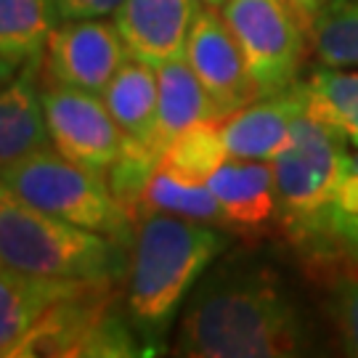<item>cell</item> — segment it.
I'll return each mask as SVG.
<instances>
[{
	"label": "cell",
	"instance_id": "1",
	"mask_svg": "<svg viewBox=\"0 0 358 358\" xmlns=\"http://www.w3.org/2000/svg\"><path fill=\"white\" fill-rule=\"evenodd\" d=\"M313 327L287 284L266 266L217 268L186 300L176 353L192 358L306 356Z\"/></svg>",
	"mask_w": 358,
	"mask_h": 358
},
{
	"label": "cell",
	"instance_id": "2",
	"mask_svg": "<svg viewBox=\"0 0 358 358\" xmlns=\"http://www.w3.org/2000/svg\"><path fill=\"white\" fill-rule=\"evenodd\" d=\"M226 247L217 226L178 215L149 210L136 223L125 308L149 356L165 350L180 308Z\"/></svg>",
	"mask_w": 358,
	"mask_h": 358
},
{
	"label": "cell",
	"instance_id": "3",
	"mask_svg": "<svg viewBox=\"0 0 358 358\" xmlns=\"http://www.w3.org/2000/svg\"><path fill=\"white\" fill-rule=\"evenodd\" d=\"M128 244L27 205L0 189V260L11 268L93 284L130 273Z\"/></svg>",
	"mask_w": 358,
	"mask_h": 358
},
{
	"label": "cell",
	"instance_id": "4",
	"mask_svg": "<svg viewBox=\"0 0 358 358\" xmlns=\"http://www.w3.org/2000/svg\"><path fill=\"white\" fill-rule=\"evenodd\" d=\"M348 143L345 133L332 122L303 112L294 120L287 146L271 159L279 205L276 215L294 242L310 252H321L324 220Z\"/></svg>",
	"mask_w": 358,
	"mask_h": 358
},
{
	"label": "cell",
	"instance_id": "5",
	"mask_svg": "<svg viewBox=\"0 0 358 358\" xmlns=\"http://www.w3.org/2000/svg\"><path fill=\"white\" fill-rule=\"evenodd\" d=\"M0 183L3 192H11L48 215L101 231L128 247L136 239L133 215L115 196L106 176L66 159L53 146L6 165Z\"/></svg>",
	"mask_w": 358,
	"mask_h": 358
},
{
	"label": "cell",
	"instance_id": "6",
	"mask_svg": "<svg viewBox=\"0 0 358 358\" xmlns=\"http://www.w3.org/2000/svg\"><path fill=\"white\" fill-rule=\"evenodd\" d=\"M115 284H90L43 316L11 358H133L149 356L128 308L115 306Z\"/></svg>",
	"mask_w": 358,
	"mask_h": 358
},
{
	"label": "cell",
	"instance_id": "7",
	"mask_svg": "<svg viewBox=\"0 0 358 358\" xmlns=\"http://www.w3.org/2000/svg\"><path fill=\"white\" fill-rule=\"evenodd\" d=\"M220 13L242 48L257 99L297 85L308 29L284 0H226Z\"/></svg>",
	"mask_w": 358,
	"mask_h": 358
},
{
	"label": "cell",
	"instance_id": "8",
	"mask_svg": "<svg viewBox=\"0 0 358 358\" xmlns=\"http://www.w3.org/2000/svg\"><path fill=\"white\" fill-rule=\"evenodd\" d=\"M43 106L53 149L99 176H109L125 138L101 96L45 77Z\"/></svg>",
	"mask_w": 358,
	"mask_h": 358
},
{
	"label": "cell",
	"instance_id": "9",
	"mask_svg": "<svg viewBox=\"0 0 358 358\" xmlns=\"http://www.w3.org/2000/svg\"><path fill=\"white\" fill-rule=\"evenodd\" d=\"M130 53L115 22L77 19L53 29L45 48V77L101 96Z\"/></svg>",
	"mask_w": 358,
	"mask_h": 358
},
{
	"label": "cell",
	"instance_id": "10",
	"mask_svg": "<svg viewBox=\"0 0 358 358\" xmlns=\"http://www.w3.org/2000/svg\"><path fill=\"white\" fill-rule=\"evenodd\" d=\"M183 59L189 62L223 117L257 101V88L247 69L242 48L217 8H199Z\"/></svg>",
	"mask_w": 358,
	"mask_h": 358
},
{
	"label": "cell",
	"instance_id": "11",
	"mask_svg": "<svg viewBox=\"0 0 358 358\" xmlns=\"http://www.w3.org/2000/svg\"><path fill=\"white\" fill-rule=\"evenodd\" d=\"M199 0H122L115 24L130 56L157 66L186 56Z\"/></svg>",
	"mask_w": 358,
	"mask_h": 358
},
{
	"label": "cell",
	"instance_id": "12",
	"mask_svg": "<svg viewBox=\"0 0 358 358\" xmlns=\"http://www.w3.org/2000/svg\"><path fill=\"white\" fill-rule=\"evenodd\" d=\"M308 112L306 83L284 93L266 96L220 120V136L231 159L271 162L292 136L294 120Z\"/></svg>",
	"mask_w": 358,
	"mask_h": 358
},
{
	"label": "cell",
	"instance_id": "13",
	"mask_svg": "<svg viewBox=\"0 0 358 358\" xmlns=\"http://www.w3.org/2000/svg\"><path fill=\"white\" fill-rule=\"evenodd\" d=\"M45 56L29 62L11 80L3 83L0 96V162L3 167L24 159L29 154L51 149V130L43 106L40 75Z\"/></svg>",
	"mask_w": 358,
	"mask_h": 358
},
{
	"label": "cell",
	"instance_id": "14",
	"mask_svg": "<svg viewBox=\"0 0 358 358\" xmlns=\"http://www.w3.org/2000/svg\"><path fill=\"white\" fill-rule=\"evenodd\" d=\"M93 282L43 276L32 271L0 268V356L11 358V350L56 303L83 292Z\"/></svg>",
	"mask_w": 358,
	"mask_h": 358
},
{
	"label": "cell",
	"instance_id": "15",
	"mask_svg": "<svg viewBox=\"0 0 358 358\" xmlns=\"http://www.w3.org/2000/svg\"><path fill=\"white\" fill-rule=\"evenodd\" d=\"M109 115L115 117L122 138L146 146L162 157L159 143V83L157 69L136 56H128L112 83L101 93Z\"/></svg>",
	"mask_w": 358,
	"mask_h": 358
},
{
	"label": "cell",
	"instance_id": "16",
	"mask_svg": "<svg viewBox=\"0 0 358 358\" xmlns=\"http://www.w3.org/2000/svg\"><path fill=\"white\" fill-rule=\"evenodd\" d=\"M215 199L229 217L231 229H263L276 215L273 165L260 159H226L207 178Z\"/></svg>",
	"mask_w": 358,
	"mask_h": 358
},
{
	"label": "cell",
	"instance_id": "17",
	"mask_svg": "<svg viewBox=\"0 0 358 358\" xmlns=\"http://www.w3.org/2000/svg\"><path fill=\"white\" fill-rule=\"evenodd\" d=\"M56 29L51 0H0V69L3 83L45 56Z\"/></svg>",
	"mask_w": 358,
	"mask_h": 358
},
{
	"label": "cell",
	"instance_id": "18",
	"mask_svg": "<svg viewBox=\"0 0 358 358\" xmlns=\"http://www.w3.org/2000/svg\"><path fill=\"white\" fill-rule=\"evenodd\" d=\"M157 83H159V143H162V152L176 136H180L192 125L223 117L186 59H176V62L157 66Z\"/></svg>",
	"mask_w": 358,
	"mask_h": 358
},
{
	"label": "cell",
	"instance_id": "19",
	"mask_svg": "<svg viewBox=\"0 0 358 358\" xmlns=\"http://www.w3.org/2000/svg\"><path fill=\"white\" fill-rule=\"evenodd\" d=\"M143 213H167V215H178L186 220L217 226V229H231L229 217L223 213L220 202L215 199L213 189L207 186V180H189L165 173V170H154L146 189L141 196Z\"/></svg>",
	"mask_w": 358,
	"mask_h": 358
},
{
	"label": "cell",
	"instance_id": "20",
	"mask_svg": "<svg viewBox=\"0 0 358 358\" xmlns=\"http://www.w3.org/2000/svg\"><path fill=\"white\" fill-rule=\"evenodd\" d=\"M308 112L332 122L358 149V69L324 66L306 80Z\"/></svg>",
	"mask_w": 358,
	"mask_h": 358
},
{
	"label": "cell",
	"instance_id": "21",
	"mask_svg": "<svg viewBox=\"0 0 358 358\" xmlns=\"http://www.w3.org/2000/svg\"><path fill=\"white\" fill-rule=\"evenodd\" d=\"M220 120L196 122L180 136H176L159 157V170L189 180L210 178L226 159H231L223 136H220Z\"/></svg>",
	"mask_w": 358,
	"mask_h": 358
},
{
	"label": "cell",
	"instance_id": "22",
	"mask_svg": "<svg viewBox=\"0 0 358 358\" xmlns=\"http://www.w3.org/2000/svg\"><path fill=\"white\" fill-rule=\"evenodd\" d=\"M327 252L358 266V152L345 154L334 183L321 239V255Z\"/></svg>",
	"mask_w": 358,
	"mask_h": 358
},
{
	"label": "cell",
	"instance_id": "23",
	"mask_svg": "<svg viewBox=\"0 0 358 358\" xmlns=\"http://www.w3.org/2000/svg\"><path fill=\"white\" fill-rule=\"evenodd\" d=\"M308 35L324 66L358 69V0H327Z\"/></svg>",
	"mask_w": 358,
	"mask_h": 358
},
{
	"label": "cell",
	"instance_id": "24",
	"mask_svg": "<svg viewBox=\"0 0 358 358\" xmlns=\"http://www.w3.org/2000/svg\"><path fill=\"white\" fill-rule=\"evenodd\" d=\"M329 310L343 350L358 358V273H343L334 282Z\"/></svg>",
	"mask_w": 358,
	"mask_h": 358
},
{
	"label": "cell",
	"instance_id": "25",
	"mask_svg": "<svg viewBox=\"0 0 358 358\" xmlns=\"http://www.w3.org/2000/svg\"><path fill=\"white\" fill-rule=\"evenodd\" d=\"M59 22H77V19H103L115 13L122 0H51Z\"/></svg>",
	"mask_w": 358,
	"mask_h": 358
},
{
	"label": "cell",
	"instance_id": "26",
	"mask_svg": "<svg viewBox=\"0 0 358 358\" xmlns=\"http://www.w3.org/2000/svg\"><path fill=\"white\" fill-rule=\"evenodd\" d=\"M294 13H297V19L306 24V29L310 32V27L316 22V16L321 13V8L327 6V0H284Z\"/></svg>",
	"mask_w": 358,
	"mask_h": 358
},
{
	"label": "cell",
	"instance_id": "27",
	"mask_svg": "<svg viewBox=\"0 0 358 358\" xmlns=\"http://www.w3.org/2000/svg\"><path fill=\"white\" fill-rule=\"evenodd\" d=\"M199 3H202V6H207V8H217V11L226 6V0H199Z\"/></svg>",
	"mask_w": 358,
	"mask_h": 358
}]
</instances>
